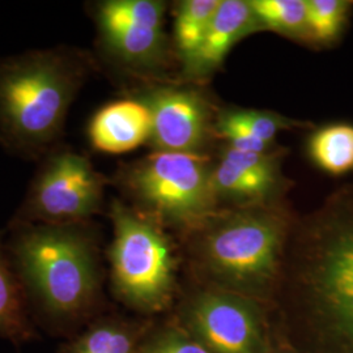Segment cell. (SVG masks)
I'll return each instance as SVG.
<instances>
[{"label": "cell", "instance_id": "cell-20", "mask_svg": "<svg viewBox=\"0 0 353 353\" xmlns=\"http://www.w3.org/2000/svg\"><path fill=\"white\" fill-rule=\"evenodd\" d=\"M139 353H207L169 316L156 318L140 344Z\"/></svg>", "mask_w": 353, "mask_h": 353}, {"label": "cell", "instance_id": "cell-15", "mask_svg": "<svg viewBox=\"0 0 353 353\" xmlns=\"http://www.w3.org/2000/svg\"><path fill=\"white\" fill-rule=\"evenodd\" d=\"M36 338V327L8 249L0 232V339L23 344Z\"/></svg>", "mask_w": 353, "mask_h": 353}, {"label": "cell", "instance_id": "cell-6", "mask_svg": "<svg viewBox=\"0 0 353 353\" xmlns=\"http://www.w3.org/2000/svg\"><path fill=\"white\" fill-rule=\"evenodd\" d=\"M211 172L202 153L153 152L127 170L125 183L134 208L185 236L220 210Z\"/></svg>", "mask_w": 353, "mask_h": 353}, {"label": "cell", "instance_id": "cell-8", "mask_svg": "<svg viewBox=\"0 0 353 353\" xmlns=\"http://www.w3.org/2000/svg\"><path fill=\"white\" fill-rule=\"evenodd\" d=\"M103 185L87 157L74 151L55 152L41 166L14 228L87 223L100 211Z\"/></svg>", "mask_w": 353, "mask_h": 353}, {"label": "cell", "instance_id": "cell-13", "mask_svg": "<svg viewBox=\"0 0 353 353\" xmlns=\"http://www.w3.org/2000/svg\"><path fill=\"white\" fill-rule=\"evenodd\" d=\"M150 109L140 100H119L103 106L90 121L89 140L96 151L119 154L150 141Z\"/></svg>", "mask_w": 353, "mask_h": 353}, {"label": "cell", "instance_id": "cell-22", "mask_svg": "<svg viewBox=\"0 0 353 353\" xmlns=\"http://www.w3.org/2000/svg\"><path fill=\"white\" fill-rule=\"evenodd\" d=\"M236 113L240 117L241 121L252 130V134L268 145L275 141L280 131L292 126L290 119L270 112L239 109Z\"/></svg>", "mask_w": 353, "mask_h": 353}, {"label": "cell", "instance_id": "cell-2", "mask_svg": "<svg viewBox=\"0 0 353 353\" xmlns=\"http://www.w3.org/2000/svg\"><path fill=\"white\" fill-rule=\"evenodd\" d=\"M16 229L7 249L30 314L51 334L74 336L102 313L94 233L87 223Z\"/></svg>", "mask_w": 353, "mask_h": 353}, {"label": "cell", "instance_id": "cell-9", "mask_svg": "<svg viewBox=\"0 0 353 353\" xmlns=\"http://www.w3.org/2000/svg\"><path fill=\"white\" fill-rule=\"evenodd\" d=\"M165 4L157 0H109L97 7L96 21L105 49L134 70L150 71L166 51Z\"/></svg>", "mask_w": 353, "mask_h": 353}, {"label": "cell", "instance_id": "cell-17", "mask_svg": "<svg viewBox=\"0 0 353 353\" xmlns=\"http://www.w3.org/2000/svg\"><path fill=\"white\" fill-rule=\"evenodd\" d=\"M221 0H186L178 6L174 41L182 59H188L202 43Z\"/></svg>", "mask_w": 353, "mask_h": 353}, {"label": "cell", "instance_id": "cell-10", "mask_svg": "<svg viewBox=\"0 0 353 353\" xmlns=\"http://www.w3.org/2000/svg\"><path fill=\"white\" fill-rule=\"evenodd\" d=\"M140 101L150 109V143L154 152L201 153L210 134V112L195 90L174 87L148 89Z\"/></svg>", "mask_w": 353, "mask_h": 353}, {"label": "cell", "instance_id": "cell-16", "mask_svg": "<svg viewBox=\"0 0 353 353\" xmlns=\"http://www.w3.org/2000/svg\"><path fill=\"white\" fill-rule=\"evenodd\" d=\"M312 160L322 170L339 176L353 169V126L336 123L322 127L309 141Z\"/></svg>", "mask_w": 353, "mask_h": 353}, {"label": "cell", "instance_id": "cell-11", "mask_svg": "<svg viewBox=\"0 0 353 353\" xmlns=\"http://www.w3.org/2000/svg\"><path fill=\"white\" fill-rule=\"evenodd\" d=\"M211 183L217 203H232V208L274 204L284 189L278 153L227 147L212 166Z\"/></svg>", "mask_w": 353, "mask_h": 353}, {"label": "cell", "instance_id": "cell-23", "mask_svg": "<svg viewBox=\"0 0 353 353\" xmlns=\"http://www.w3.org/2000/svg\"><path fill=\"white\" fill-rule=\"evenodd\" d=\"M268 353H301L297 348H294L288 339L283 335V332L276 326L275 321H274V336H272Z\"/></svg>", "mask_w": 353, "mask_h": 353}, {"label": "cell", "instance_id": "cell-12", "mask_svg": "<svg viewBox=\"0 0 353 353\" xmlns=\"http://www.w3.org/2000/svg\"><path fill=\"white\" fill-rule=\"evenodd\" d=\"M261 29L249 1L221 0L202 43L185 59L190 79L203 80L221 65L230 49L243 37Z\"/></svg>", "mask_w": 353, "mask_h": 353}, {"label": "cell", "instance_id": "cell-24", "mask_svg": "<svg viewBox=\"0 0 353 353\" xmlns=\"http://www.w3.org/2000/svg\"><path fill=\"white\" fill-rule=\"evenodd\" d=\"M352 205H353V204H352Z\"/></svg>", "mask_w": 353, "mask_h": 353}, {"label": "cell", "instance_id": "cell-14", "mask_svg": "<svg viewBox=\"0 0 353 353\" xmlns=\"http://www.w3.org/2000/svg\"><path fill=\"white\" fill-rule=\"evenodd\" d=\"M153 319L105 313L93 318L61 347V353H139Z\"/></svg>", "mask_w": 353, "mask_h": 353}, {"label": "cell", "instance_id": "cell-7", "mask_svg": "<svg viewBox=\"0 0 353 353\" xmlns=\"http://www.w3.org/2000/svg\"><path fill=\"white\" fill-rule=\"evenodd\" d=\"M168 316L207 353H268L274 336L271 305L192 283Z\"/></svg>", "mask_w": 353, "mask_h": 353}, {"label": "cell", "instance_id": "cell-4", "mask_svg": "<svg viewBox=\"0 0 353 353\" xmlns=\"http://www.w3.org/2000/svg\"><path fill=\"white\" fill-rule=\"evenodd\" d=\"M88 71V59L72 48L0 59V143L26 156L50 150Z\"/></svg>", "mask_w": 353, "mask_h": 353}, {"label": "cell", "instance_id": "cell-19", "mask_svg": "<svg viewBox=\"0 0 353 353\" xmlns=\"http://www.w3.org/2000/svg\"><path fill=\"white\" fill-rule=\"evenodd\" d=\"M306 38L328 43L339 37L353 3L345 0H306Z\"/></svg>", "mask_w": 353, "mask_h": 353}, {"label": "cell", "instance_id": "cell-18", "mask_svg": "<svg viewBox=\"0 0 353 353\" xmlns=\"http://www.w3.org/2000/svg\"><path fill=\"white\" fill-rule=\"evenodd\" d=\"M249 6L261 28L306 38V0H250Z\"/></svg>", "mask_w": 353, "mask_h": 353}, {"label": "cell", "instance_id": "cell-3", "mask_svg": "<svg viewBox=\"0 0 353 353\" xmlns=\"http://www.w3.org/2000/svg\"><path fill=\"white\" fill-rule=\"evenodd\" d=\"M293 229L275 204L219 210L183 236L191 283L274 307Z\"/></svg>", "mask_w": 353, "mask_h": 353}, {"label": "cell", "instance_id": "cell-5", "mask_svg": "<svg viewBox=\"0 0 353 353\" xmlns=\"http://www.w3.org/2000/svg\"><path fill=\"white\" fill-rule=\"evenodd\" d=\"M110 284L115 300L137 316H168L179 296L178 255L166 228L115 201L110 211Z\"/></svg>", "mask_w": 353, "mask_h": 353}, {"label": "cell", "instance_id": "cell-1", "mask_svg": "<svg viewBox=\"0 0 353 353\" xmlns=\"http://www.w3.org/2000/svg\"><path fill=\"white\" fill-rule=\"evenodd\" d=\"M336 204L294 225L274 301L301 353H353V205Z\"/></svg>", "mask_w": 353, "mask_h": 353}, {"label": "cell", "instance_id": "cell-21", "mask_svg": "<svg viewBox=\"0 0 353 353\" xmlns=\"http://www.w3.org/2000/svg\"><path fill=\"white\" fill-rule=\"evenodd\" d=\"M216 131L220 138L227 141V147L236 151L258 153L271 151V145L258 139L252 134V130L241 121L236 110H229L220 115V118L217 119Z\"/></svg>", "mask_w": 353, "mask_h": 353}]
</instances>
